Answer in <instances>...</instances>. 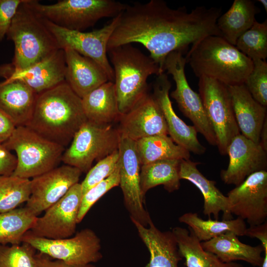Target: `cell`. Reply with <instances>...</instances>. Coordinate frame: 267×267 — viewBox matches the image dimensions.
Masks as SVG:
<instances>
[{
	"instance_id": "1",
	"label": "cell",
	"mask_w": 267,
	"mask_h": 267,
	"mask_svg": "<svg viewBox=\"0 0 267 267\" xmlns=\"http://www.w3.org/2000/svg\"><path fill=\"white\" fill-rule=\"evenodd\" d=\"M221 7L197 6L188 12L185 6L170 7L162 0L127 5L108 42V49L139 43L164 72L166 57L174 51L184 53L209 36L221 37L217 26Z\"/></svg>"
},
{
	"instance_id": "2",
	"label": "cell",
	"mask_w": 267,
	"mask_h": 267,
	"mask_svg": "<svg viewBox=\"0 0 267 267\" xmlns=\"http://www.w3.org/2000/svg\"><path fill=\"white\" fill-rule=\"evenodd\" d=\"M79 97L65 81L37 94L26 126L64 147L87 121Z\"/></svg>"
},
{
	"instance_id": "3",
	"label": "cell",
	"mask_w": 267,
	"mask_h": 267,
	"mask_svg": "<svg viewBox=\"0 0 267 267\" xmlns=\"http://www.w3.org/2000/svg\"><path fill=\"white\" fill-rule=\"evenodd\" d=\"M194 74L227 86L244 84L253 62L222 37L209 36L191 46L185 56Z\"/></svg>"
},
{
	"instance_id": "4",
	"label": "cell",
	"mask_w": 267,
	"mask_h": 267,
	"mask_svg": "<svg viewBox=\"0 0 267 267\" xmlns=\"http://www.w3.org/2000/svg\"><path fill=\"white\" fill-rule=\"evenodd\" d=\"M7 38L14 45L12 67L22 70L47 58L59 49L44 18L32 0H23L13 18Z\"/></svg>"
},
{
	"instance_id": "5",
	"label": "cell",
	"mask_w": 267,
	"mask_h": 267,
	"mask_svg": "<svg viewBox=\"0 0 267 267\" xmlns=\"http://www.w3.org/2000/svg\"><path fill=\"white\" fill-rule=\"evenodd\" d=\"M114 71V81L119 111H129L147 93V79L164 73L149 55L131 44L107 50Z\"/></svg>"
},
{
	"instance_id": "6",
	"label": "cell",
	"mask_w": 267,
	"mask_h": 267,
	"mask_svg": "<svg viewBox=\"0 0 267 267\" xmlns=\"http://www.w3.org/2000/svg\"><path fill=\"white\" fill-rule=\"evenodd\" d=\"M2 145L16 154L17 165L11 175L28 179L58 167L65 150L26 126L16 127Z\"/></svg>"
},
{
	"instance_id": "7",
	"label": "cell",
	"mask_w": 267,
	"mask_h": 267,
	"mask_svg": "<svg viewBox=\"0 0 267 267\" xmlns=\"http://www.w3.org/2000/svg\"><path fill=\"white\" fill-rule=\"evenodd\" d=\"M36 10L45 19L62 28L82 31L104 17H115L127 4L114 0H60L52 4L32 0Z\"/></svg>"
},
{
	"instance_id": "8",
	"label": "cell",
	"mask_w": 267,
	"mask_h": 267,
	"mask_svg": "<svg viewBox=\"0 0 267 267\" xmlns=\"http://www.w3.org/2000/svg\"><path fill=\"white\" fill-rule=\"evenodd\" d=\"M120 135L111 124H99L87 120L74 135L64 151V164L88 173L97 162L118 150Z\"/></svg>"
},
{
	"instance_id": "9",
	"label": "cell",
	"mask_w": 267,
	"mask_h": 267,
	"mask_svg": "<svg viewBox=\"0 0 267 267\" xmlns=\"http://www.w3.org/2000/svg\"><path fill=\"white\" fill-rule=\"evenodd\" d=\"M199 94L222 155L227 154L232 139L240 134L228 87L211 78H199Z\"/></svg>"
},
{
	"instance_id": "10",
	"label": "cell",
	"mask_w": 267,
	"mask_h": 267,
	"mask_svg": "<svg viewBox=\"0 0 267 267\" xmlns=\"http://www.w3.org/2000/svg\"><path fill=\"white\" fill-rule=\"evenodd\" d=\"M22 242L31 245L39 253L72 265L95 263L103 258L100 239L89 228L82 229L73 236L59 239L38 237L28 231Z\"/></svg>"
},
{
	"instance_id": "11",
	"label": "cell",
	"mask_w": 267,
	"mask_h": 267,
	"mask_svg": "<svg viewBox=\"0 0 267 267\" xmlns=\"http://www.w3.org/2000/svg\"><path fill=\"white\" fill-rule=\"evenodd\" d=\"M180 51L170 53L166 58L164 71L173 77L176 89L171 96L176 101L182 114L193 123L198 133L203 135L208 142L217 146V139L213 129L208 119L199 93L189 85L185 73V57Z\"/></svg>"
},
{
	"instance_id": "12",
	"label": "cell",
	"mask_w": 267,
	"mask_h": 267,
	"mask_svg": "<svg viewBox=\"0 0 267 267\" xmlns=\"http://www.w3.org/2000/svg\"><path fill=\"white\" fill-rule=\"evenodd\" d=\"M120 14L102 28L89 32L63 28L44 19L59 49L70 48L91 59L104 70L109 80L113 82L114 71L107 57V48L109 38L118 23Z\"/></svg>"
},
{
	"instance_id": "13",
	"label": "cell",
	"mask_w": 267,
	"mask_h": 267,
	"mask_svg": "<svg viewBox=\"0 0 267 267\" xmlns=\"http://www.w3.org/2000/svg\"><path fill=\"white\" fill-rule=\"evenodd\" d=\"M118 150L119 185L123 194L125 206L131 220L147 227L151 219L144 207V198L140 186L141 164L135 141L120 135Z\"/></svg>"
},
{
	"instance_id": "14",
	"label": "cell",
	"mask_w": 267,
	"mask_h": 267,
	"mask_svg": "<svg viewBox=\"0 0 267 267\" xmlns=\"http://www.w3.org/2000/svg\"><path fill=\"white\" fill-rule=\"evenodd\" d=\"M83 196L81 183L73 185L57 202L37 217L29 232L50 239L72 237L76 232L77 218Z\"/></svg>"
},
{
	"instance_id": "15",
	"label": "cell",
	"mask_w": 267,
	"mask_h": 267,
	"mask_svg": "<svg viewBox=\"0 0 267 267\" xmlns=\"http://www.w3.org/2000/svg\"><path fill=\"white\" fill-rule=\"evenodd\" d=\"M231 214L250 226L262 224L267 218V172L249 176L227 194Z\"/></svg>"
},
{
	"instance_id": "16",
	"label": "cell",
	"mask_w": 267,
	"mask_h": 267,
	"mask_svg": "<svg viewBox=\"0 0 267 267\" xmlns=\"http://www.w3.org/2000/svg\"><path fill=\"white\" fill-rule=\"evenodd\" d=\"M81 171L64 164L31 179V195L25 206L38 217L79 183Z\"/></svg>"
},
{
	"instance_id": "17",
	"label": "cell",
	"mask_w": 267,
	"mask_h": 267,
	"mask_svg": "<svg viewBox=\"0 0 267 267\" xmlns=\"http://www.w3.org/2000/svg\"><path fill=\"white\" fill-rule=\"evenodd\" d=\"M66 63L64 50L59 49L44 60L27 68L14 69L11 63L0 65V77L5 82L19 81L37 94L65 81Z\"/></svg>"
},
{
	"instance_id": "18",
	"label": "cell",
	"mask_w": 267,
	"mask_h": 267,
	"mask_svg": "<svg viewBox=\"0 0 267 267\" xmlns=\"http://www.w3.org/2000/svg\"><path fill=\"white\" fill-rule=\"evenodd\" d=\"M117 129L121 135L133 140L156 135H168L162 112L152 94H145L127 112L121 114Z\"/></svg>"
},
{
	"instance_id": "19",
	"label": "cell",
	"mask_w": 267,
	"mask_h": 267,
	"mask_svg": "<svg viewBox=\"0 0 267 267\" xmlns=\"http://www.w3.org/2000/svg\"><path fill=\"white\" fill-rule=\"evenodd\" d=\"M227 154L228 167L221 172V178L225 184L238 186L252 174L267 169V152L241 134L232 139Z\"/></svg>"
},
{
	"instance_id": "20",
	"label": "cell",
	"mask_w": 267,
	"mask_h": 267,
	"mask_svg": "<svg viewBox=\"0 0 267 267\" xmlns=\"http://www.w3.org/2000/svg\"><path fill=\"white\" fill-rule=\"evenodd\" d=\"M172 86L167 74L157 76L152 96L159 106L165 119L168 134L175 143L194 154H204L206 148L199 141L197 131L193 126L185 123L176 114L169 96Z\"/></svg>"
},
{
	"instance_id": "21",
	"label": "cell",
	"mask_w": 267,
	"mask_h": 267,
	"mask_svg": "<svg viewBox=\"0 0 267 267\" xmlns=\"http://www.w3.org/2000/svg\"><path fill=\"white\" fill-rule=\"evenodd\" d=\"M64 50L65 81L81 98L109 81L102 67L91 59L70 48Z\"/></svg>"
},
{
	"instance_id": "22",
	"label": "cell",
	"mask_w": 267,
	"mask_h": 267,
	"mask_svg": "<svg viewBox=\"0 0 267 267\" xmlns=\"http://www.w3.org/2000/svg\"><path fill=\"white\" fill-rule=\"evenodd\" d=\"M234 117L242 134L259 144L260 134L267 118V107L252 97L244 84L227 86Z\"/></svg>"
},
{
	"instance_id": "23",
	"label": "cell",
	"mask_w": 267,
	"mask_h": 267,
	"mask_svg": "<svg viewBox=\"0 0 267 267\" xmlns=\"http://www.w3.org/2000/svg\"><path fill=\"white\" fill-rule=\"evenodd\" d=\"M150 254L145 267H179L183 259L172 231H161L151 220L147 227L131 220Z\"/></svg>"
},
{
	"instance_id": "24",
	"label": "cell",
	"mask_w": 267,
	"mask_h": 267,
	"mask_svg": "<svg viewBox=\"0 0 267 267\" xmlns=\"http://www.w3.org/2000/svg\"><path fill=\"white\" fill-rule=\"evenodd\" d=\"M199 163L190 160H181L179 165V176L193 184L200 191L204 198L203 213L211 218L219 220L221 212L222 220L232 219L229 210V202L225 196L216 186V181L207 178L197 169Z\"/></svg>"
},
{
	"instance_id": "25",
	"label": "cell",
	"mask_w": 267,
	"mask_h": 267,
	"mask_svg": "<svg viewBox=\"0 0 267 267\" xmlns=\"http://www.w3.org/2000/svg\"><path fill=\"white\" fill-rule=\"evenodd\" d=\"M37 95L21 82H0V112L16 127L26 126L31 118Z\"/></svg>"
},
{
	"instance_id": "26",
	"label": "cell",
	"mask_w": 267,
	"mask_h": 267,
	"mask_svg": "<svg viewBox=\"0 0 267 267\" xmlns=\"http://www.w3.org/2000/svg\"><path fill=\"white\" fill-rule=\"evenodd\" d=\"M201 244L204 250L214 254L224 263L243 261L254 267H261L263 262L264 249L261 244L252 246L244 244L231 232L202 242Z\"/></svg>"
},
{
	"instance_id": "27",
	"label": "cell",
	"mask_w": 267,
	"mask_h": 267,
	"mask_svg": "<svg viewBox=\"0 0 267 267\" xmlns=\"http://www.w3.org/2000/svg\"><path fill=\"white\" fill-rule=\"evenodd\" d=\"M259 12L260 9L252 0H234L229 9L217 20L221 37L235 46L238 39L256 21L255 16Z\"/></svg>"
},
{
	"instance_id": "28",
	"label": "cell",
	"mask_w": 267,
	"mask_h": 267,
	"mask_svg": "<svg viewBox=\"0 0 267 267\" xmlns=\"http://www.w3.org/2000/svg\"><path fill=\"white\" fill-rule=\"evenodd\" d=\"M85 115L89 121L99 124H111L120 113L113 82L108 81L82 98Z\"/></svg>"
},
{
	"instance_id": "29",
	"label": "cell",
	"mask_w": 267,
	"mask_h": 267,
	"mask_svg": "<svg viewBox=\"0 0 267 267\" xmlns=\"http://www.w3.org/2000/svg\"><path fill=\"white\" fill-rule=\"evenodd\" d=\"M172 231L186 267H243L237 262H222L214 254L204 250L189 228L176 226Z\"/></svg>"
},
{
	"instance_id": "30",
	"label": "cell",
	"mask_w": 267,
	"mask_h": 267,
	"mask_svg": "<svg viewBox=\"0 0 267 267\" xmlns=\"http://www.w3.org/2000/svg\"><path fill=\"white\" fill-rule=\"evenodd\" d=\"M181 160L165 159L141 166L140 186L143 198L150 189L162 185L169 192L180 186L179 170Z\"/></svg>"
},
{
	"instance_id": "31",
	"label": "cell",
	"mask_w": 267,
	"mask_h": 267,
	"mask_svg": "<svg viewBox=\"0 0 267 267\" xmlns=\"http://www.w3.org/2000/svg\"><path fill=\"white\" fill-rule=\"evenodd\" d=\"M178 221L187 224L201 242L229 232L238 236H244L247 228L245 221L238 217L229 220H205L196 213L189 212L179 217Z\"/></svg>"
},
{
	"instance_id": "32",
	"label": "cell",
	"mask_w": 267,
	"mask_h": 267,
	"mask_svg": "<svg viewBox=\"0 0 267 267\" xmlns=\"http://www.w3.org/2000/svg\"><path fill=\"white\" fill-rule=\"evenodd\" d=\"M135 142L141 166L161 160H188L190 158V152L167 135L150 136Z\"/></svg>"
},
{
	"instance_id": "33",
	"label": "cell",
	"mask_w": 267,
	"mask_h": 267,
	"mask_svg": "<svg viewBox=\"0 0 267 267\" xmlns=\"http://www.w3.org/2000/svg\"><path fill=\"white\" fill-rule=\"evenodd\" d=\"M36 218L25 207L0 213V245L21 244Z\"/></svg>"
},
{
	"instance_id": "34",
	"label": "cell",
	"mask_w": 267,
	"mask_h": 267,
	"mask_svg": "<svg viewBox=\"0 0 267 267\" xmlns=\"http://www.w3.org/2000/svg\"><path fill=\"white\" fill-rule=\"evenodd\" d=\"M31 195V179L10 175L0 176V213L17 208Z\"/></svg>"
},
{
	"instance_id": "35",
	"label": "cell",
	"mask_w": 267,
	"mask_h": 267,
	"mask_svg": "<svg viewBox=\"0 0 267 267\" xmlns=\"http://www.w3.org/2000/svg\"><path fill=\"white\" fill-rule=\"evenodd\" d=\"M236 47L253 61L267 57V20L257 21L237 40Z\"/></svg>"
},
{
	"instance_id": "36",
	"label": "cell",
	"mask_w": 267,
	"mask_h": 267,
	"mask_svg": "<svg viewBox=\"0 0 267 267\" xmlns=\"http://www.w3.org/2000/svg\"><path fill=\"white\" fill-rule=\"evenodd\" d=\"M36 250L31 245H0V267H39Z\"/></svg>"
},
{
	"instance_id": "37",
	"label": "cell",
	"mask_w": 267,
	"mask_h": 267,
	"mask_svg": "<svg viewBox=\"0 0 267 267\" xmlns=\"http://www.w3.org/2000/svg\"><path fill=\"white\" fill-rule=\"evenodd\" d=\"M119 163L114 172L108 177L94 185L83 194L78 213L77 222H81L92 206L105 193L119 185Z\"/></svg>"
},
{
	"instance_id": "38",
	"label": "cell",
	"mask_w": 267,
	"mask_h": 267,
	"mask_svg": "<svg viewBox=\"0 0 267 267\" xmlns=\"http://www.w3.org/2000/svg\"><path fill=\"white\" fill-rule=\"evenodd\" d=\"M253 67L244 84L257 102L267 106V63L266 60L253 61Z\"/></svg>"
},
{
	"instance_id": "39",
	"label": "cell",
	"mask_w": 267,
	"mask_h": 267,
	"mask_svg": "<svg viewBox=\"0 0 267 267\" xmlns=\"http://www.w3.org/2000/svg\"><path fill=\"white\" fill-rule=\"evenodd\" d=\"M119 159V152L117 150L91 168L81 183L83 194L111 175L117 167Z\"/></svg>"
},
{
	"instance_id": "40",
	"label": "cell",
	"mask_w": 267,
	"mask_h": 267,
	"mask_svg": "<svg viewBox=\"0 0 267 267\" xmlns=\"http://www.w3.org/2000/svg\"><path fill=\"white\" fill-rule=\"evenodd\" d=\"M23 0H0V41L10 28L20 4Z\"/></svg>"
},
{
	"instance_id": "41",
	"label": "cell",
	"mask_w": 267,
	"mask_h": 267,
	"mask_svg": "<svg viewBox=\"0 0 267 267\" xmlns=\"http://www.w3.org/2000/svg\"><path fill=\"white\" fill-rule=\"evenodd\" d=\"M17 165L16 156L0 144V176L10 175Z\"/></svg>"
},
{
	"instance_id": "42",
	"label": "cell",
	"mask_w": 267,
	"mask_h": 267,
	"mask_svg": "<svg viewBox=\"0 0 267 267\" xmlns=\"http://www.w3.org/2000/svg\"><path fill=\"white\" fill-rule=\"evenodd\" d=\"M245 235L259 239L262 245L264 252L267 251V222L247 228Z\"/></svg>"
},
{
	"instance_id": "43",
	"label": "cell",
	"mask_w": 267,
	"mask_h": 267,
	"mask_svg": "<svg viewBox=\"0 0 267 267\" xmlns=\"http://www.w3.org/2000/svg\"><path fill=\"white\" fill-rule=\"evenodd\" d=\"M39 267H97L92 264L83 266H76L68 264L62 261L52 260L47 256L39 253L36 254Z\"/></svg>"
},
{
	"instance_id": "44",
	"label": "cell",
	"mask_w": 267,
	"mask_h": 267,
	"mask_svg": "<svg viewBox=\"0 0 267 267\" xmlns=\"http://www.w3.org/2000/svg\"><path fill=\"white\" fill-rule=\"evenodd\" d=\"M16 127L9 118L0 112V144L3 143L10 138Z\"/></svg>"
},
{
	"instance_id": "45",
	"label": "cell",
	"mask_w": 267,
	"mask_h": 267,
	"mask_svg": "<svg viewBox=\"0 0 267 267\" xmlns=\"http://www.w3.org/2000/svg\"><path fill=\"white\" fill-rule=\"evenodd\" d=\"M260 145L267 152V118L265 120L260 134Z\"/></svg>"
},
{
	"instance_id": "46",
	"label": "cell",
	"mask_w": 267,
	"mask_h": 267,
	"mask_svg": "<svg viewBox=\"0 0 267 267\" xmlns=\"http://www.w3.org/2000/svg\"><path fill=\"white\" fill-rule=\"evenodd\" d=\"M264 260L261 267H267V251H265Z\"/></svg>"
},
{
	"instance_id": "47",
	"label": "cell",
	"mask_w": 267,
	"mask_h": 267,
	"mask_svg": "<svg viewBox=\"0 0 267 267\" xmlns=\"http://www.w3.org/2000/svg\"><path fill=\"white\" fill-rule=\"evenodd\" d=\"M258 1L260 2L263 6L266 12H267V0H258Z\"/></svg>"
}]
</instances>
